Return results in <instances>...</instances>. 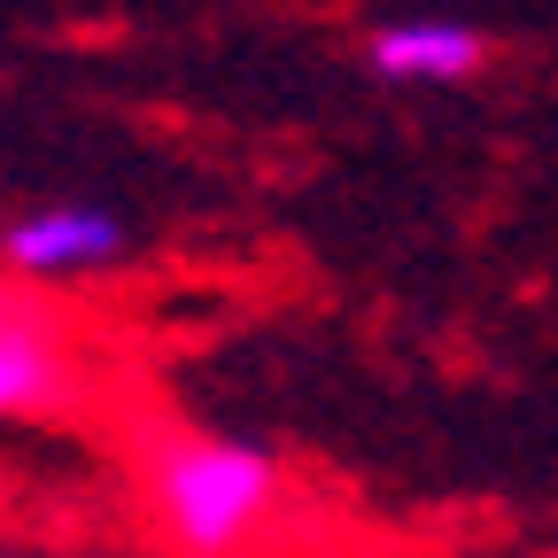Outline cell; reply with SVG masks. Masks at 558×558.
Masks as SVG:
<instances>
[{
  "label": "cell",
  "mask_w": 558,
  "mask_h": 558,
  "mask_svg": "<svg viewBox=\"0 0 558 558\" xmlns=\"http://www.w3.org/2000/svg\"><path fill=\"white\" fill-rule=\"evenodd\" d=\"M365 62L388 86H450L465 70H481V32L442 24V16H411V24H380Z\"/></svg>",
  "instance_id": "277c9868"
},
{
  "label": "cell",
  "mask_w": 558,
  "mask_h": 558,
  "mask_svg": "<svg viewBox=\"0 0 558 558\" xmlns=\"http://www.w3.org/2000/svg\"><path fill=\"white\" fill-rule=\"evenodd\" d=\"M124 218L101 202H47V209H24L16 226H0V264L24 271V279H86V271H109L124 264Z\"/></svg>",
  "instance_id": "7a4b0ae2"
},
{
  "label": "cell",
  "mask_w": 558,
  "mask_h": 558,
  "mask_svg": "<svg viewBox=\"0 0 558 558\" xmlns=\"http://www.w3.org/2000/svg\"><path fill=\"white\" fill-rule=\"evenodd\" d=\"M70 396H78L70 333L39 303L0 295V418H47V411H70Z\"/></svg>",
  "instance_id": "3957f363"
},
{
  "label": "cell",
  "mask_w": 558,
  "mask_h": 558,
  "mask_svg": "<svg viewBox=\"0 0 558 558\" xmlns=\"http://www.w3.org/2000/svg\"><path fill=\"white\" fill-rule=\"evenodd\" d=\"M279 512V465L241 435L163 427L148 442V520L179 558H233Z\"/></svg>",
  "instance_id": "6da1fadb"
}]
</instances>
